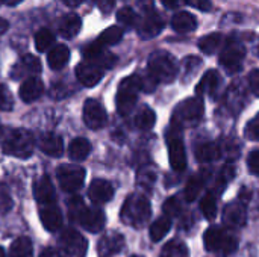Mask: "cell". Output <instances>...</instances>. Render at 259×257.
Instances as JSON below:
<instances>
[{"instance_id":"cell-1","label":"cell","mask_w":259,"mask_h":257,"mask_svg":"<svg viewBox=\"0 0 259 257\" xmlns=\"http://www.w3.org/2000/svg\"><path fill=\"white\" fill-rule=\"evenodd\" d=\"M68 215L71 221L79 223L90 233L100 232L106 223L105 214L99 208H87L77 197H73V200L68 201Z\"/></svg>"},{"instance_id":"cell-2","label":"cell","mask_w":259,"mask_h":257,"mask_svg":"<svg viewBox=\"0 0 259 257\" xmlns=\"http://www.w3.org/2000/svg\"><path fill=\"white\" fill-rule=\"evenodd\" d=\"M150 217H152L150 201L144 195H138V194L129 195L121 208V212H120L121 221L126 226H131L135 229L146 226V223L150 220Z\"/></svg>"},{"instance_id":"cell-3","label":"cell","mask_w":259,"mask_h":257,"mask_svg":"<svg viewBox=\"0 0 259 257\" xmlns=\"http://www.w3.org/2000/svg\"><path fill=\"white\" fill-rule=\"evenodd\" d=\"M149 74L158 83H170L178 76V64L168 52H153L149 58Z\"/></svg>"},{"instance_id":"cell-4","label":"cell","mask_w":259,"mask_h":257,"mask_svg":"<svg viewBox=\"0 0 259 257\" xmlns=\"http://www.w3.org/2000/svg\"><path fill=\"white\" fill-rule=\"evenodd\" d=\"M33 148H35V139L32 133L26 129L12 130L3 142V153L18 159L30 158Z\"/></svg>"},{"instance_id":"cell-5","label":"cell","mask_w":259,"mask_h":257,"mask_svg":"<svg viewBox=\"0 0 259 257\" xmlns=\"http://www.w3.org/2000/svg\"><path fill=\"white\" fill-rule=\"evenodd\" d=\"M205 248L211 253L231 254L238 248V241L226 230L219 226L209 227L203 235Z\"/></svg>"},{"instance_id":"cell-6","label":"cell","mask_w":259,"mask_h":257,"mask_svg":"<svg viewBox=\"0 0 259 257\" xmlns=\"http://www.w3.org/2000/svg\"><path fill=\"white\" fill-rule=\"evenodd\" d=\"M140 91H141V83H140L138 74L129 76L121 80L118 91H117V97H115L117 112L120 115H127L134 111Z\"/></svg>"},{"instance_id":"cell-7","label":"cell","mask_w":259,"mask_h":257,"mask_svg":"<svg viewBox=\"0 0 259 257\" xmlns=\"http://www.w3.org/2000/svg\"><path fill=\"white\" fill-rule=\"evenodd\" d=\"M203 111H205V105H203V100L199 97H193V98H187L181 101L175 108V112L171 117L173 129L179 130L182 126L194 124L203 117Z\"/></svg>"},{"instance_id":"cell-8","label":"cell","mask_w":259,"mask_h":257,"mask_svg":"<svg viewBox=\"0 0 259 257\" xmlns=\"http://www.w3.org/2000/svg\"><path fill=\"white\" fill-rule=\"evenodd\" d=\"M244 58L246 47L243 45V42L238 41L237 38H229L219 56V62L229 74H234L241 70Z\"/></svg>"},{"instance_id":"cell-9","label":"cell","mask_w":259,"mask_h":257,"mask_svg":"<svg viewBox=\"0 0 259 257\" xmlns=\"http://www.w3.org/2000/svg\"><path fill=\"white\" fill-rule=\"evenodd\" d=\"M85 176H87V173L82 167L71 165V164H64V165L58 167V170H56V177H58V182H59L62 191L70 192V194H73L82 188Z\"/></svg>"},{"instance_id":"cell-10","label":"cell","mask_w":259,"mask_h":257,"mask_svg":"<svg viewBox=\"0 0 259 257\" xmlns=\"http://www.w3.org/2000/svg\"><path fill=\"white\" fill-rule=\"evenodd\" d=\"M167 144H168V158H170V165L175 171H184L187 168V151L184 147V141L181 135L173 129V132L168 133L167 136Z\"/></svg>"},{"instance_id":"cell-11","label":"cell","mask_w":259,"mask_h":257,"mask_svg":"<svg viewBox=\"0 0 259 257\" xmlns=\"http://www.w3.org/2000/svg\"><path fill=\"white\" fill-rule=\"evenodd\" d=\"M106 121H108V115L103 105L94 98H88L83 103V123L87 124V127L97 130L102 129L106 124Z\"/></svg>"},{"instance_id":"cell-12","label":"cell","mask_w":259,"mask_h":257,"mask_svg":"<svg viewBox=\"0 0 259 257\" xmlns=\"http://www.w3.org/2000/svg\"><path fill=\"white\" fill-rule=\"evenodd\" d=\"M59 242L68 254L74 257H83L88 248L87 239L74 229H65L59 236Z\"/></svg>"},{"instance_id":"cell-13","label":"cell","mask_w":259,"mask_h":257,"mask_svg":"<svg viewBox=\"0 0 259 257\" xmlns=\"http://www.w3.org/2000/svg\"><path fill=\"white\" fill-rule=\"evenodd\" d=\"M103 73H105V70L100 65H97L94 62H90V61L80 62L76 67V77L87 88H91V86L97 85L102 80Z\"/></svg>"},{"instance_id":"cell-14","label":"cell","mask_w":259,"mask_h":257,"mask_svg":"<svg viewBox=\"0 0 259 257\" xmlns=\"http://www.w3.org/2000/svg\"><path fill=\"white\" fill-rule=\"evenodd\" d=\"M162 29H164L162 17L158 12L150 11V12H146V17L141 20V23L138 26V33H140L141 38L150 39V38L158 36Z\"/></svg>"},{"instance_id":"cell-15","label":"cell","mask_w":259,"mask_h":257,"mask_svg":"<svg viewBox=\"0 0 259 257\" xmlns=\"http://www.w3.org/2000/svg\"><path fill=\"white\" fill-rule=\"evenodd\" d=\"M33 197L39 206L55 204V200H56L55 188H53V183L50 182V179L47 176L39 177L33 183Z\"/></svg>"},{"instance_id":"cell-16","label":"cell","mask_w":259,"mask_h":257,"mask_svg":"<svg viewBox=\"0 0 259 257\" xmlns=\"http://www.w3.org/2000/svg\"><path fill=\"white\" fill-rule=\"evenodd\" d=\"M41 71V62L36 56L33 55H26L23 58H20V61L14 65L12 71H11V77L18 80L23 79L26 76H32Z\"/></svg>"},{"instance_id":"cell-17","label":"cell","mask_w":259,"mask_h":257,"mask_svg":"<svg viewBox=\"0 0 259 257\" xmlns=\"http://www.w3.org/2000/svg\"><path fill=\"white\" fill-rule=\"evenodd\" d=\"M88 197L96 204H105L112 200L114 197V188L108 180L97 179L94 180L88 188Z\"/></svg>"},{"instance_id":"cell-18","label":"cell","mask_w":259,"mask_h":257,"mask_svg":"<svg viewBox=\"0 0 259 257\" xmlns=\"http://www.w3.org/2000/svg\"><path fill=\"white\" fill-rule=\"evenodd\" d=\"M246 209L241 203H229L223 211V224L229 229H240L246 224Z\"/></svg>"},{"instance_id":"cell-19","label":"cell","mask_w":259,"mask_h":257,"mask_svg":"<svg viewBox=\"0 0 259 257\" xmlns=\"http://www.w3.org/2000/svg\"><path fill=\"white\" fill-rule=\"evenodd\" d=\"M39 218H41L44 229L49 232H58L62 226V214L59 208L56 206V203L49 204V206H41Z\"/></svg>"},{"instance_id":"cell-20","label":"cell","mask_w":259,"mask_h":257,"mask_svg":"<svg viewBox=\"0 0 259 257\" xmlns=\"http://www.w3.org/2000/svg\"><path fill=\"white\" fill-rule=\"evenodd\" d=\"M44 92V85L42 82L38 79V77H27L21 86H20V98L24 101V103H32L35 100H38Z\"/></svg>"},{"instance_id":"cell-21","label":"cell","mask_w":259,"mask_h":257,"mask_svg":"<svg viewBox=\"0 0 259 257\" xmlns=\"http://www.w3.org/2000/svg\"><path fill=\"white\" fill-rule=\"evenodd\" d=\"M124 245V238L120 233H109L103 236L99 242V254L102 257H109L121 251Z\"/></svg>"},{"instance_id":"cell-22","label":"cell","mask_w":259,"mask_h":257,"mask_svg":"<svg viewBox=\"0 0 259 257\" xmlns=\"http://www.w3.org/2000/svg\"><path fill=\"white\" fill-rule=\"evenodd\" d=\"M220 83H222V77H220L219 71L209 70L200 79L199 85L196 86V92L199 95H214L217 92V89L220 88Z\"/></svg>"},{"instance_id":"cell-23","label":"cell","mask_w":259,"mask_h":257,"mask_svg":"<svg viewBox=\"0 0 259 257\" xmlns=\"http://www.w3.org/2000/svg\"><path fill=\"white\" fill-rule=\"evenodd\" d=\"M171 27L179 33L193 32L197 29V18L187 11H179L171 18Z\"/></svg>"},{"instance_id":"cell-24","label":"cell","mask_w":259,"mask_h":257,"mask_svg":"<svg viewBox=\"0 0 259 257\" xmlns=\"http://www.w3.org/2000/svg\"><path fill=\"white\" fill-rule=\"evenodd\" d=\"M39 148L42 153H46L49 156L59 158L62 155V150H64L62 138L55 135V133H46L39 139Z\"/></svg>"},{"instance_id":"cell-25","label":"cell","mask_w":259,"mask_h":257,"mask_svg":"<svg viewBox=\"0 0 259 257\" xmlns=\"http://www.w3.org/2000/svg\"><path fill=\"white\" fill-rule=\"evenodd\" d=\"M82 27V21L79 18V15L76 14H67L61 18V23H59V33L67 38V39H71L74 38L79 30Z\"/></svg>"},{"instance_id":"cell-26","label":"cell","mask_w":259,"mask_h":257,"mask_svg":"<svg viewBox=\"0 0 259 257\" xmlns=\"http://www.w3.org/2000/svg\"><path fill=\"white\" fill-rule=\"evenodd\" d=\"M70 59V50L65 45H55L47 55V62L52 70H61Z\"/></svg>"},{"instance_id":"cell-27","label":"cell","mask_w":259,"mask_h":257,"mask_svg":"<svg viewBox=\"0 0 259 257\" xmlns=\"http://www.w3.org/2000/svg\"><path fill=\"white\" fill-rule=\"evenodd\" d=\"M194 155L199 162H212L222 156V150L215 142H203L196 147Z\"/></svg>"},{"instance_id":"cell-28","label":"cell","mask_w":259,"mask_h":257,"mask_svg":"<svg viewBox=\"0 0 259 257\" xmlns=\"http://www.w3.org/2000/svg\"><path fill=\"white\" fill-rule=\"evenodd\" d=\"M91 153V144L85 138H76L68 145V156L73 161H85Z\"/></svg>"},{"instance_id":"cell-29","label":"cell","mask_w":259,"mask_h":257,"mask_svg":"<svg viewBox=\"0 0 259 257\" xmlns=\"http://www.w3.org/2000/svg\"><path fill=\"white\" fill-rule=\"evenodd\" d=\"M121 38H123V30L118 27V26H111V27H108V29H105L102 33H100V36L94 41L97 45H100V47H108V45H114V44H117V42H120L121 41Z\"/></svg>"},{"instance_id":"cell-30","label":"cell","mask_w":259,"mask_h":257,"mask_svg":"<svg viewBox=\"0 0 259 257\" xmlns=\"http://www.w3.org/2000/svg\"><path fill=\"white\" fill-rule=\"evenodd\" d=\"M155 121H156V115L149 106H143L137 112L135 120H134L135 127L140 129V130H150L155 126Z\"/></svg>"},{"instance_id":"cell-31","label":"cell","mask_w":259,"mask_h":257,"mask_svg":"<svg viewBox=\"0 0 259 257\" xmlns=\"http://www.w3.org/2000/svg\"><path fill=\"white\" fill-rule=\"evenodd\" d=\"M9 256L11 257H33V247L29 238L21 236L15 239L9 248Z\"/></svg>"},{"instance_id":"cell-32","label":"cell","mask_w":259,"mask_h":257,"mask_svg":"<svg viewBox=\"0 0 259 257\" xmlns=\"http://www.w3.org/2000/svg\"><path fill=\"white\" fill-rule=\"evenodd\" d=\"M171 229V220L165 215L158 218L152 226H150V239L153 242H159L161 239H164V236L170 232Z\"/></svg>"},{"instance_id":"cell-33","label":"cell","mask_w":259,"mask_h":257,"mask_svg":"<svg viewBox=\"0 0 259 257\" xmlns=\"http://www.w3.org/2000/svg\"><path fill=\"white\" fill-rule=\"evenodd\" d=\"M222 41H223V36L220 33H209L199 39V48L206 55H212L214 52L219 50V47L222 45Z\"/></svg>"},{"instance_id":"cell-34","label":"cell","mask_w":259,"mask_h":257,"mask_svg":"<svg viewBox=\"0 0 259 257\" xmlns=\"http://www.w3.org/2000/svg\"><path fill=\"white\" fill-rule=\"evenodd\" d=\"M206 180V176L205 174H196L193 176L188 183H187V188H185V198L188 201H194L196 197L200 194V189L203 188V183Z\"/></svg>"},{"instance_id":"cell-35","label":"cell","mask_w":259,"mask_h":257,"mask_svg":"<svg viewBox=\"0 0 259 257\" xmlns=\"http://www.w3.org/2000/svg\"><path fill=\"white\" fill-rule=\"evenodd\" d=\"M161 257H190L188 248L182 241H170L164 245Z\"/></svg>"},{"instance_id":"cell-36","label":"cell","mask_w":259,"mask_h":257,"mask_svg":"<svg viewBox=\"0 0 259 257\" xmlns=\"http://www.w3.org/2000/svg\"><path fill=\"white\" fill-rule=\"evenodd\" d=\"M55 44V35L49 29H39L35 33V47L38 52H46Z\"/></svg>"},{"instance_id":"cell-37","label":"cell","mask_w":259,"mask_h":257,"mask_svg":"<svg viewBox=\"0 0 259 257\" xmlns=\"http://www.w3.org/2000/svg\"><path fill=\"white\" fill-rule=\"evenodd\" d=\"M200 211L208 221H212L217 215V200L214 194H206L200 201Z\"/></svg>"},{"instance_id":"cell-38","label":"cell","mask_w":259,"mask_h":257,"mask_svg":"<svg viewBox=\"0 0 259 257\" xmlns=\"http://www.w3.org/2000/svg\"><path fill=\"white\" fill-rule=\"evenodd\" d=\"M117 20L124 26H134V24L138 23V15L135 14V11L132 8L126 6V8H121L117 12Z\"/></svg>"},{"instance_id":"cell-39","label":"cell","mask_w":259,"mask_h":257,"mask_svg":"<svg viewBox=\"0 0 259 257\" xmlns=\"http://www.w3.org/2000/svg\"><path fill=\"white\" fill-rule=\"evenodd\" d=\"M202 67V59L200 58H197V56H188V58H185L184 59V71H185V80H187V77L190 79V77H193L196 73H197V70Z\"/></svg>"},{"instance_id":"cell-40","label":"cell","mask_w":259,"mask_h":257,"mask_svg":"<svg viewBox=\"0 0 259 257\" xmlns=\"http://www.w3.org/2000/svg\"><path fill=\"white\" fill-rule=\"evenodd\" d=\"M244 136L250 141H259V114L246 124Z\"/></svg>"},{"instance_id":"cell-41","label":"cell","mask_w":259,"mask_h":257,"mask_svg":"<svg viewBox=\"0 0 259 257\" xmlns=\"http://www.w3.org/2000/svg\"><path fill=\"white\" fill-rule=\"evenodd\" d=\"M14 108V100H12V94L9 92V89L5 85H0V111H11Z\"/></svg>"},{"instance_id":"cell-42","label":"cell","mask_w":259,"mask_h":257,"mask_svg":"<svg viewBox=\"0 0 259 257\" xmlns=\"http://www.w3.org/2000/svg\"><path fill=\"white\" fill-rule=\"evenodd\" d=\"M12 204H14V201H12L9 192L3 186H0V214L9 212L12 209Z\"/></svg>"},{"instance_id":"cell-43","label":"cell","mask_w":259,"mask_h":257,"mask_svg":"<svg viewBox=\"0 0 259 257\" xmlns=\"http://www.w3.org/2000/svg\"><path fill=\"white\" fill-rule=\"evenodd\" d=\"M138 182H140V185L150 188L153 185V182H155V173H153V170H141L138 173Z\"/></svg>"},{"instance_id":"cell-44","label":"cell","mask_w":259,"mask_h":257,"mask_svg":"<svg viewBox=\"0 0 259 257\" xmlns=\"http://www.w3.org/2000/svg\"><path fill=\"white\" fill-rule=\"evenodd\" d=\"M247 168L253 176H259V150H253L247 158Z\"/></svg>"},{"instance_id":"cell-45","label":"cell","mask_w":259,"mask_h":257,"mask_svg":"<svg viewBox=\"0 0 259 257\" xmlns=\"http://www.w3.org/2000/svg\"><path fill=\"white\" fill-rule=\"evenodd\" d=\"M179 211H181V206H179V201L176 198H170L168 201H165L164 212L167 214L168 218L173 217V215H176V214H179Z\"/></svg>"},{"instance_id":"cell-46","label":"cell","mask_w":259,"mask_h":257,"mask_svg":"<svg viewBox=\"0 0 259 257\" xmlns=\"http://www.w3.org/2000/svg\"><path fill=\"white\" fill-rule=\"evenodd\" d=\"M249 86H250L252 92L259 97V70H253L249 74Z\"/></svg>"},{"instance_id":"cell-47","label":"cell","mask_w":259,"mask_h":257,"mask_svg":"<svg viewBox=\"0 0 259 257\" xmlns=\"http://www.w3.org/2000/svg\"><path fill=\"white\" fill-rule=\"evenodd\" d=\"M96 2H97L100 11L103 14H109L114 9V6H115V0H96Z\"/></svg>"},{"instance_id":"cell-48","label":"cell","mask_w":259,"mask_h":257,"mask_svg":"<svg viewBox=\"0 0 259 257\" xmlns=\"http://www.w3.org/2000/svg\"><path fill=\"white\" fill-rule=\"evenodd\" d=\"M39 257H68L64 251H59V250H56V248H46Z\"/></svg>"},{"instance_id":"cell-49","label":"cell","mask_w":259,"mask_h":257,"mask_svg":"<svg viewBox=\"0 0 259 257\" xmlns=\"http://www.w3.org/2000/svg\"><path fill=\"white\" fill-rule=\"evenodd\" d=\"M161 3L168 9H176L179 6H182L184 3H187V0H161Z\"/></svg>"},{"instance_id":"cell-50","label":"cell","mask_w":259,"mask_h":257,"mask_svg":"<svg viewBox=\"0 0 259 257\" xmlns=\"http://www.w3.org/2000/svg\"><path fill=\"white\" fill-rule=\"evenodd\" d=\"M8 29H9V23H8L5 18L0 17V35H3Z\"/></svg>"},{"instance_id":"cell-51","label":"cell","mask_w":259,"mask_h":257,"mask_svg":"<svg viewBox=\"0 0 259 257\" xmlns=\"http://www.w3.org/2000/svg\"><path fill=\"white\" fill-rule=\"evenodd\" d=\"M62 3H65L67 6H79L83 0H61Z\"/></svg>"},{"instance_id":"cell-52","label":"cell","mask_w":259,"mask_h":257,"mask_svg":"<svg viewBox=\"0 0 259 257\" xmlns=\"http://www.w3.org/2000/svg\"><path fill=\"white\" fill-rule=\"evenodd\" d=\"M6 3H9V5H15V3H18L20 0H5Z\"/></svg>"},{"instance_id":"cell-53","label":"cell","mask_w":259,"mask_h":257,"mask_svg":"<svg viewBox=\"0 0 259 257\" xmlns=\"http://www.w3.org/2000/svg\"><path fill=\"white\" fill-rule=\"evenodd\" d=\"M0 257H5V250L2 247H0Z\"/></svg>"},{"instance_id":"cell-54","label":"cell","mask_w":259,"mask_h":257,"mask_svg":"<svg viewBox=\"0 0 259 257\" xmlns=\"http://www.w3.org/2000/svg\"><path fill=\"white\" fill-rule=\"evenodd\" d=\"M3 2H5V0H0V5H2V3H3Z\"/></svg>"},{"instance_id":"cell-55","label":"cell","mask_w":259,"mask_h":257,"mask_svg":"<svg viewBox=\"0 0 259 257\" xmlns=\"http://www.w3.org/2000/svg\"><path fill=\"white\" fill-rule=\"evenodd\" d=\"M134 257H137V256H134Z\"/></svg>"}]
</instances>
